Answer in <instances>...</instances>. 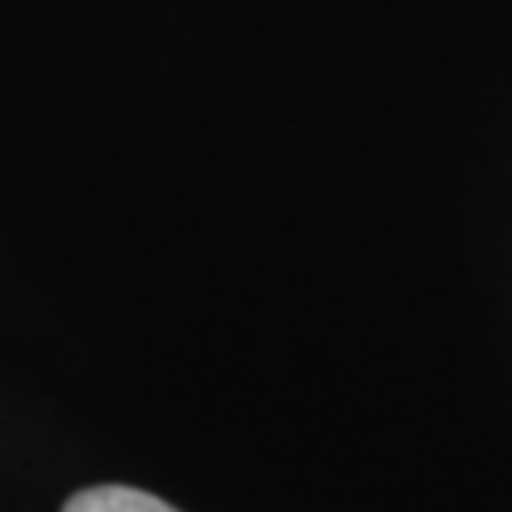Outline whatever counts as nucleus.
Returning <instances> with one entry per match:
<instances>
[{"label": "nucleus", "mask_w": 512, "mask_h": 512, "mask_svg": "<svg viewBox=\"0 0 512 512\" xmlns=\"http://www.w3.org/2000/svg\"><path fill=\"white\" fill-rule=\"evenodd\" d=\"M61 512H179L156 494L133 490V486H92L65 501Z\"/></svg>", "instance_id": "obj_1"}]
</instances>
